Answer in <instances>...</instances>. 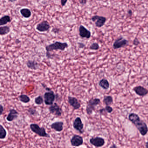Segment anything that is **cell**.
I'll list each match as a JSON object with an SVG mask.
<instances>
[{"label":"cell","mask_w":148,"mask_h":148,"mask_svg":"<svg viewBox=\"0 0 148 148\" xmlns=\"http://www.w3.org/2000/svg\"><path fill=\"white\" fill-rule=\"evenodd\" d=\"M97 1H102V0H97Z\"/></svg>","instance_id":"cell-42"},{"label":"cell","mask_w":148,"mask_h":148,"mask_svg":"<svg viewBox=\"0 0 148 148\" xmlns=\"http://www.w3.org/2000/svg\"><path fill=\"white\" fill-rule=\"evenodd\" d=\"M8 1H10V2H15V1H16L17 0H8Z\"/></svg>","instance_id":"cell-39"},{"label":"cell","mask_w":148,"mask_h":148,"mask_svg":"<svg viewBox=\"0 0 148 148\" xmlns=\"http://www.w3.org/2000/svg\"><path fill=\"white\" fill-rule=\"evenodd\" d=\"M147 27H148V24H147Z\"/></svg>","instance_id":"cell-41"},{"label":"cell","mask_w":148,"mask_h":148,"mask_svg":"<svg viewBox=\"0 0 148 148\" xmlns=\"http://www.w3.org/2000/svg\"><path fill=\"white\" fill-rule=\"evenodd\" d=\"M21 15L26 18L30 17L31 16V12L30 9L28 8H22L20 10Z\"/></svg>","instance_id":"cell-20"},{"label":"cell","mask_w":148,"mask_h":148,"mask_svg":"<svg viewBox=\"0 0 148 148\" xmlns=\"http://www.w3.org/2000/svg\"><path fill=\"white\" fill-rule=\"evenodd\" d=\"M55 94L52 90L46 92L44 95V102L46 105H51L54 104L56 99Z\"/></svg>","instance_id":"cell-5"},{"label":"cell","mask_w":148,"mask_h":148,"mask_svg":"<svg viewBox=\"0 0 148 148\" xmlns=\"http://www.w3.org/2000/svg\"><path fill=\"white\" fill-rule=\"evenodd\" d=\"M79 32L80 36L82 38L89 39L91 37V33L90 31L82 25L80 26Z\"/></svg>","instance_id":"cell-14"},{"label":"cell","mask_w":148,"mask_h":148,"mask_svg":"<svg viewBox=\"0 0 148 148\" xmlns=\"http://www.w3.org/2000/svg\"><path fill=\"white\" fill-rule=\"evenodd\" d=\"M91 19L93 22H94L96 26L99 28L104 26L106 21V17L99 15L93 16Z\"/></svg>","instance_id":"cell-8"},{"label":"cell","mask_w":148,"mask_h":148,"mask_svg":"<svg viewBox=\"0 0 148 148\" xmlns=\"http://www.w3.org/2000/svg\"><path fill=\"white\" fill-rule=\"evenodd\" d=\"M135 125L137 129L143 136H145L148 132V128L147 124L143 120L140 119H137L133 123Z\"/></svg>","instance_id":"cell-4"},{"label":"cell","mask_w":148,"mask_h":148,"mask_svg":"<svg viewBox=\"0 0 148 148\" xmlns=\"http://www.w3.org/2000/svg\"><path fill=\"white\" fill-rule=\"evenodd\" d=\"M90 49L91 50H97L100 49V46L97 43H94L90 46Z\"/></svg>","instance_id":"cell-29"},{"label":"cell","mask_w":148,"mask_h":148,"mask_svg":"<svg viewBox=\"0 0 148 148\" xmlns=\"http://www.w3.org/2000/svg\"><path fill=\"white\" fill-rule=\"evenodd\" d=\"M77 44H78V47H79V48H80V49H83L84 47H85V44H84V43L78 42Z\"/></svg>","instance_id":"cell-32"},{"label":"cell","mask_w":148,"mask_h":148,"mask_svg":"<svg viewBox=\"0 0 148 148\" xmlns=\"http://www.w3.org/2000/svg\"><path fill=\"white\" fill-rule=\"evenodd\" d=\"M103 102L106 106H110L113 103V98L110 96H107L104 97Z\"/></svg>","instance_id":"cell-24"},{"label":"cell","mask_w":148,"mask_h":148,"mask_svg":"<svg viewBox=\"0 0 148 148\" xmlns=\"http://www.w3.org/2000/svg\"><path fill=\"white\" fill-rule=\"evenodd\" d=\"M79 2L81 5H86V3H87V0H79Z\"/></svg>","instance_id":"cell-33"},{"label":"cell","mask_w":148,"mask_h":148,"mask_svg":"<svg viewBox=\"0 0 148 148\" xmlns=\"http://www.w3.org/2000/svg\"><path fill=\"white\" fill-rule=\"evenodd\" d=\"M64 122L62 121H57L52 123L50 125V128L54 130L56 132H61L64 129Z\"/></svg>","instance_id":"cell-16"},{"label":"cell","mask_w":148,"mask_h":148,"mask_svg":"<svg viewBox=\"0 0 148 148\" xmlns=\"http://www.w3.org/2000/svg\"><path fill=\"white\" fill-rule=\"evenodd\" d=\"M145 147L148 148V141L146 143V144H145Z\"/></svg>","instance_id":"cell-40"},{"label":"cell","mask_w":148,"mask_h":148,"mask_svg":"<svg viewBox=\"0 0 148 148\" xmlns=\"http://www.w3.org/2000/svg\"><path fill=\"white\" fill-rule=\"evenodd\" d=\"M73 126L74 129L80 133H84V124L80 117H77L75 118L73 122Z\"/></svg>","instance_id":"cell-9"},{"label":"cell","mask_w":148,"mask_h":148,"mask_svg":"<svg viewBox=\"0 0 148 148\" xmlns=\"http://www.w3.org/2000/svg\"><path fill=\"white\" fill-rule=\"evenodd\" d=\"M44 102V100L43 99V97L41 96H39L35 98V102L36 104L40 105L43 104Z\"/></svg>","instance_id":"cell-28"},{"label":"cell","mask_w":148,"mask_h":148,"mask_svg":"<svg viewBox=\"0 0 148 148\" xmlns=\"http://www.w3.org/2000/svg\"><path fill=\"white\" fill-rule=\"evenodd\" d=\"M69 45L66 42H60V41H56L53 44L48 45L45 47L46 52H50L53 50H60L61 51H64L66 48H68Z\"/></svg>","instance_id":"cell-1"},{"label":"cell","mask_w":148,"mask_h":148,"mask_svg":"<svg viewBox=\"0 0 148 148\" xmlns=\"http://www.w3.org/2000/svg\"><path fill=\"white\" fill-rule=\"evenodd\" d=\"M50 26L46 21H44L39 23L37 25L36 29L37 30L40 32H46L48 31L50 29Z\"/></svg>","instance_id":"cell-13"},{"label":"cell","mask_w":148,"mask_h":148,"mask_svg":"<svg viewBox=\"0 0 148 148\" xmlns=\"http://www.w3.org/2000/svg\"><path fill=\"white\" fill-rule=\"evenodd\" d=\"M10 32V28L7 26L0 27V35L1 36L5 35Z\"/></svg>","instance_id":"cell-23"},{"label":"cell","mask_w":148,"mask_h":148,"mask_svg":"<svg viewBox=\"0 0 148 148\" xmlns=\"http://www.w3.org/2000/svg\"><path fill=\"white\" fill-rule=\"evenodd\" d=\"M31 131L40 137L50 138V135L47 133L44 127H40L37 124L31 123L30 125Z\"/></svg>","instance_id":"cell-2"},{"label":"cell","mask_w":148,"mask_h":148,"mask_svg":"<svg viewBox=\"0 0 148 148\" xmlns=\"http://www.w3.org/2000/svg\"><path fill=\"white\" fill-rule=\"evenodd\" d=\"M101 103L100 100L99 98H92L90 100L87 104L86 107V112L87 114L90 115L95 110L96 106Z\"/></svg>","instance_id":"cell-3"},{"label":"cell","mask_w":148,"mask_h":148,"mask_svg":"<svg viewBox=\"0 0 148 148\" xmlns=\"http://www.w3.org/2000/svg\"><path fill=\"white\" fill-rule=\"evenodd\" d=\"M133 90L135 91L136 94L140 96H143V97L145 96L148 94V90L145 87L140 86L134 87L133 89Z\"/></svg>","instance_id":"cell-17"},{"label":"cell","mask_w":148,"mask_h":148,"mask_svg":"<svg viewBox=\"0 0 148 148\" xmlns=\"http://www.w3.org/2000/svg\"><path fill=\"white\" fill-rule=\"evenodd\" d=\"M99 85L104 90H108L110 87L109 82L106 79L101 80L99 82Z\"/></svg>","instance_id":"cell-19"},{"label":"cell","mask_w":148,"mask_h":148,"mask_svg":"<svg viewBox=\"0 0 148 148\" xmlns=\"http://www.w3.org/2000/svg\"><path fill=\"white\" fill-rule=\"evenodd\" d=\"M68 0H61V5L62 7L64 6Z\"/></svg>","instance_id":"cell-34"},{"label":"cell","mask_w":148,"mask_h":148,"mask_svg":"<svg viewBox=\"0 0 148 148\" xmlns=\"http://www.w3.org/2000/svg\"><path fill=\"white\" fill-rule=\"evenodd\" d=\"M70 143L74 147H79L84 143L83 137L78 135H74L70 139Z\"/></svg>","instance_id":"cell-10"},{"label":"cell","mask_w":148,"mask_h":148,"mask_svg":"<svg viewBox=\"0 0 148 148\" xmlns=\"http://www.w3.org/2000/svg\"><path fill=\"white\" fill-rule=\"evenodd\" d=\"M42 84V85H43V87H44V88H45V89L46 90V91H49L52 90H51V89H50V88H48V87H47V86H46V85H44V84Z\"/></svg>","instance_id":"cell-35"},{"label":"cell","mask_w":148,"mask_h":148,"mask_svg":"<svg viewBox=\"0 0 148 148\" xmlns=\"http://www.w3.org/2000/svg\"><path fill=\"white\" fill-rule=\"evenodd\" d=\"M19 113L15 109H11L9 110V113L6 117V119L8 122H12L18 118Z\"/></svg>","instance_id":"cell-15"},{"label":"cell","mask_w":148,"mask_h":148,"mask_svg":"<svg viewBox=\"0 0 148 148\" xmlns=\"http://www.w3.org/2000/svg\"><path fill=\"white\" fill-rule=\"evenodd\" d=\"M129 44V41L122 37H119L115 40L113 44V48L118 49L124 47Z\"/></svg>","instance_id":"cell-7"},{"label":"cell","mask_w":148,"mask_h":148,"mask_svg":"<svg viewBox=\"0 0 148 148\" xmlns=\"http://www.w3.org/2000/svg\"><path fill=\"white\" fill-rule=\"evenodd\" d=\"M90 143L92 145L96 147H100L104 145L105 143L104 139L102 137H93L90 139Z\"/></svg>","instance_id":"cell-11"},{"label":"cell","mask_w":148,"mask_h":148,"mask_svg":"<svg viewBox=\"0 0 148 148\" xmlns=\"http://www.w3.org/2000/svg\"><path fill=\"white\" fill-rule=\"evenodd\" d=\"M68 102L70 105L73 107L74 110H79L81 107V104L76 97L68 96Z\"/></svg>","instance_id":"cell-12"},{"label":"cell","mask_w":148,"mask_h":148,"mask_svg":"<svg viewBox=\"0 0 148 148\" xmlns=\"http://www.w3.org/2000/svg\"><path fill=\"white\" fill-rule=\"evenodd\" d=\"M10 17L9 15H5L0 19V25L2 26L6 25L8 23L11 22Z\"/></svg>","instance_id":"cell-21"},{"label":"cell","mask_w":148,"mask_h":148,"mask_svg":"<svg viewBox=\"0 0 148 148\" xmlns=\"http://www.w3.org/2000/svg\"><path fill=\"white\" fill-rule=\"evenodd\" d=\"M113 111V109L110 106H106L105 108L101 109L99 110V113L100 114L104 115L106 113H112Z\"/></svg>","instance_id":"cell-22"},{"label":"cell","mask_w":148,"mask_h":148,"mask_svg":"<svg viewBox=\"0 0 148 148\" xmlns=\"http://www.w3.org/2000/svg\"><path fill=\"white\" fill-rule=\"evenodd\" d=\"M26 65L29 69L32 70H37L39 68V64L35 60H28L26 62Z\"/></svg>","instance_id":"cell-18"},{"label":"cell","mask_w":148,"mask_h":148,"mask_svg":"<svg viewBox=\"0 0 148 148\" xmlns=\"http://www.w3.org/2000/svg\"><path fill=\"white\" fill-rule=\"evenodd\" d=\"M140 44V41L138 40V38H135L133 41V44L135 46H138Z\"/></svg>","instance_id":"cell-30"},{"label":"cell","mask_w":148,"mask_h":148,"mask_svg":"<svg viewBox=\"0 0 148 148\" xmlns=\"http://www.w3.org/2000/svg\"><path fill=\"white\" fill-rule=\"evenodd\" d=\"M27 112L31 116H37V115H38V113H39L36 109H35V108H33V107L29 108L27 110Z\"/></svg>","instance_id":"cell-27"},{"label":"cell","mask_w":148,"mask_h":148,"mask_svg":"<svg viewBox=\"0 0 148 148\" xmlns=\"http://www.w3.org/2000/svg\"><path fill=\"white\" fill-rule=\"evenodd\" d=\"M19 100L21 102L25 104H27L30 102L31 99L29 96L26 94H21L19 96Z\"/></svg>","instance_id":"cell-25"},{"label":"cell","mask_w":148,"mask_h":148,"mask_svg":"<svg viewBox=\"0 0 148 148\" xmlns=\"http://www.w3.org/2000/svg\"><path fill=\"white\" fill-rule=\"evenodd\" d=\"M127 14L129 16V17H131V16L132 15H133V12H132V10H130V9L128 11H127Z\"/></svg>","instance_id":"cell-37"},{"label":"cell","mask_w":148,"mask_h":148,"mask_svg":"<svg viewBox=\"0 0 148 148\" xmlns=\"http://www.w3.org/2000/svg\"><path fill=\"white\" fill-rule=\"evenodd\" d=\"M60 29L58 28H53V29L52 30V32H53V33H54V34H58L60 32Z\"/></svg>","instance_id":"cell-31"},{"label":"cell","mask_w":148,"mask_h":148,"mask_svg":"<svg viewBox=\"0 0 148 148\" xmlns=\"http://www.w3.org/2000/svg\"><path fill=\"white\" fill-rule=\"evenodd\" d=\"M117 147V146H116V145H115V144L113 145H112V146H110V148H116Z\"/></svg>","instance_id":"cell-38"},{"label":"cell","mask_w":148,"mask_h":148,"mask_svg":"<svg viewBox=\"0 0 148 148\" xmlns=\"http://www.w3.org/2000/svg\"><path fill=\"white\" fill-rule=\"evenodd\" d=\"M48 109L50 113L56 117H60L62 115L63 113L62 109L56 103H54V104L50 105Z\"/></svg>","instance_id":"cell-6"},{"label":"cell","mask_w":148,"mask_h":148,"mask_svg":"<svg viewBox=\"0 0 148 148\" xmlns=\"http://www.w3.org/2000/svg\"><path fill=\"white\" fill-rule=\"evenodd\" d=\"M0 106H1V115L3 114V112H4V108H3V106L1 104Z\"/></svg>","instance_id":"cell-36"},{"label":"cell","mask_w":148,"mask_h":148,"mask_svg":"<svg viewBox=\"0 0 148 148\" xmlns=\"http://www.w3.org/2000/svg\"><path fill=\"white\" fill-rule=\"evenodd\" d=\"M7 135L6 130L5 129L4 126L1 125H0V139H5Z\"/></svg>","instance_id":"cell-26"}]
</instances>
